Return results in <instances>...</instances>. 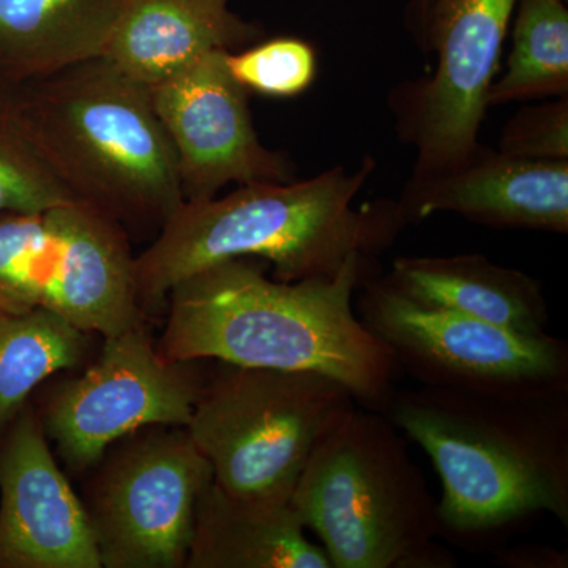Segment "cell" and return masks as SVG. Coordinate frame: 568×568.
Wrapping results in <instances>:
<instances>
[{
	"label": "cell",
	"mask_w": 568,
	"mask_h": 568,
	"mask_svg": "<svg viewBox=\"0 0 568 568\" xmlns=\"http://www.w3.org/2000/svg\"><path fill=\"white\" fill-rule=\"evenodd\" d=\"M387 278L422 304L519 334H548L547 302L540 284L480 254L396 257Z\"/></svg>",
	"instance_id": "obj_17"
},
{
	"label": "cell",
	"mask_w": 568,
	"mask_h": 568,
	"mask_svg": "<svg viewBox=\"0 0 568 568\" xmlns=\"http://www.w3.org/2000/svg\"><path fill=\"white\" fill-rule=\"evenodd\" d=\"M92 467L82 506L104 568H182L211 463L185 426H151Z\"/></svg>",
	"instance_id": "obj_8"
},
{
	"label": "cell",
	"mask_w": 568,
	"mask_h": 568,
	"mask_svg": "<svg viewBox=\"0 0 568 568\" xmlns=\"http://www.w3.org/2000/svg\"><path fill=\"white\" fill-rule=\"evenodd\" d=\"M568 93V11L564 0H521L507 70L487 106Z\"/></svg>",
	"instance_id": "obj_20"
},
{
	"label": "cell",
	"mask_w": 568,
	"mask_h": 568,
	"mask_svg": "<svg viewBox=\"0 0 568 568\" xmlns=\"http://www.w3.org/2000/svg\"><path fill=\"white\" fill-rule=\"evenodd\" d=\"M354 406L353 392L323 373L219 362L185 428L224 491L286 504L320 440Z\"/></svg>",
	"instance_id": "obj_6"
},
{
	"label": "cell",
	"mask_w": 568,
	"mask_h": 568,
	"mask_svg": "<svg viewBox=\"0 0 568 568\" xmlns=\"http://www.w3.org/2000/svg\"><path fill=\"white\" fill-rule=\"evenodd\" d=\"M231 0H121L102 58L145 88L211 51H235L260 31Z\"/></svg>",
	"instance_id": "obj_15"
},
{
	"label": "cell",
	"mask_w": 568,
	"mask_h": 568,
	"mask_svg": "<svg viewBox=\"0 0 568 568\" xmlns=\"http://www.w3.org/2000/svg\"><path fill=\"white\" fill-rule=\"evenodd\" d=\"M186 568H332L291 503L242 499L212 481L194 518Z\"/></svg>",
	"instance_id": "obj_16"
},
{
	"label": "cell",
	"mask_w": 568,
	"mask_h": 568,
	"mask_svg": "<svg viewBox=\"0 0 568 568\" xmlns=\"http://www.w3.org/2000/svg\"><path fill=\"white\" fill-rule=\"evenodd\" d=\"M422 10H424L425 17H428L429 7H432L433 0H420Z\"/></svg>",
	"instance_id": "obj_24"
},
{
	"label": "cell",
	"mask_w": 568,
	"mask_h": 568,
	"mask_svg": "<svg viewBox=\"0 0 568 568\" xmlns=\"http://www.w3.org/2000/svg\"><path fill=\"white\" fill-rule=\"evenodd\" d=\"M196 364L166 361L144 323L104 336L95 361L55 384L37 410L67 469L89 474L140 429L189 425L204 381Z\"/></svg>",
	"instance_id": "obj_10"
},
{
	"label": "cell",
	"mask_w": 568,
	"mask_h": 568,
	"mask_svg": "<svg viewBox=\"0 0 568 568\" xmlns=\"http://www.w3.org/2000/svg\"><path fill=\"white\" fill-rule=\"evenodd\" d=\"M291 506L332 568L447 567L437 504L399 429L357 406L320 440Z\"/></svg>",
	"instance_id": "obj_5"
},
{
	"label": "cell",
	"mask_w": 568,
	"mask_h": 568,
	"mask_svg": "<svg viewBox=\"0 0 568 568\" xmlns=\"http://www.w3.org/2000/svg\"><path fill=\"white\" fill-rule=\"evenodd\" d=\"M89 347L91 334L50 310H0V435L44 381L84 364Z\"/></svg>",
	"instance_id": "obj_19"
},
{
	"label": "cell",
	"mask_w": 568,
	"mask_h": 568,
	"mask_svg": "<svg viewBox=\"0 0 568 568\" xmlns=\"http://www.w3.org/2000/svg\"><path fill=\"white\" fill-rule=\"evenodd\" d=\"M77 201L52 173L26 126L18 82L0 77V219Z\"/></svg>",
	"instance_id": "obj_21"
},
{
	"label": "cell",
	"mask_w": 568,
	"mask_h": 568,
	"mask_svg": "<svg viewBox=\"0 0 568 568\" xmlns=\"http://www.w3.org/2000/svg\"><path fill=\"white\" fill-rule=\"evenodd\" d=\"M227 70L246 92L287 99L305 92L315 80V51L295 39H275L224 54Z\"/></svg>",
	"instance_id": "obj_22"
},
{
	"label": "cell",
	"mask_w": 568,
	"mask_h": 568,
	"mask_svg": "<svg viewBox=\"0 0 568 568\" xmlns=\"http://www.w3.org/2000/svg\"><path fill=\"white\" fill-rule=\"evenodd\" d=\"M121 0H0V77H47L102 58Z\"/></svg>",
	"instance_id": "obj_18"
},
{
	"label": "cell",
	"mask_w": 568,
	"mask_h": 568,
	"mask_svg": "<svg viewBox=\"0 0 568 568\" xmlns=\"http://www.w3.org/2000/svg\"><path fill=\"white\" fill-rule=\"evenodd\" d=\"M362 284L358 320L425 386L496 395L567 392L568 351L555 336L519 334L422 304L388 278Z\"/></svg>",
	"instance_id": "obj_9"
},
{
	"label": "cell",
	"mask_w": 568,
	"mask_h": 568,
	"mask_svg": "<svg viewBox=\"0 0 568 568\" xmlns=\"http://www.w3.org/2000/svg\"><path fill=\"white\" fill-rule=\"evenodd\" d=\"M0 436V568H102L36 407H22Z\"/></svg>",
	"instance_id": "obj_13"
},
{
	"label": "cell",
	"mask_w": 568,
	"mask_h": 568,
	"mask_svg": "<svg viewBox=\"0 0 568 568\" xmlns=\"http://www.w3.org/2000/svg\"><path fill=\"white\" fill-rule=\"evenodd\" d=\"M227 51H211L151 85V99L173 145L185 201L211 200L230 183L290 182L293 168L265 148L248 97L231 77Z\"/></svg>",
	"instance_id": "obj_11"
},
{
	"label": "cell",
	"mask_w": 568,
	"mask_h": 568,
	"mask_svg": "<svg viewBox=\"0 0 568 568\" xmlns=\"http://www.w3.org/2000/svg\"><path fill=\"white\" fill-rule=\"evenodd\" d=\"M26 126L52 173L115 222L163 226L185 201L145 85L104 58L18 82Z\"/></svg>",
	"instance_id": "obj_4"
},
{
	"label": "cell",
	"mask_w": 568,
	"mask_h": 568,
	"mask_svg": "<svg viewBox=\"0 0 568 568\" xmlns=\"http://www.w3.org/2000/svg\"><path fill=\"white\" fill-rule=\"evenodd\" d=\"M406 222L452 212L499 227L568 233V160L478 151L457 170L413 183Z\"/></svg>",
	"instance_id": "obj_14"
},
{
	"label": "cell",
	"mask_w": 568,
	"mask_h": 568,
	"mask_svg": "<svg viewBox=\"0 0 568 568\" xmlns=\"http://www.w3.org/2000/svg\"><path fill=\"white\" fill-rule=\"evenodd\" d=\"M518 0H436L432 44L436 69L416 93L410 132L416 182L446 174L478 151L500 51Z\"/></svg>",
	"instance_id": "obj_12"
},
{
	"label": "cell",
	"mask_w": 568,
	"mask_h": 568,
	"mask_svg": "<svg viewBox=\"0 0 568 568\" xmlns=\"http://www.w3.org/2000/svg\"><path fill=\"white\" fill-rule=\"evenodd\" d=\"M366 260L298 282L268 280L248 257L209 265L168 295L170 315L156 349L171 362L323 373L379 410L398 365L355 313Z\"/></svg>",
	"instance_id": "obj_1"
},
{
	"label": "cell",
	"mask_w": 568,
	"mask_h": 568,
	"mask_svg": "<svg viewBox=\"0 0 568 568\" xmlns=\"http://www.w3.org/2000/svg\"><path fill=\"white\" fill-rule=\"evenodd\" d=\"M58 313L85 334L144 323L125 227L70 203L0 219V310Z\"/></svg>",
	"instance_id": "obj_7"
},
{
	"label": "cell",
	"mask_w": 568,
	"mask_h": 568,
	"mask_svg": "<svg viewBox=\"0 0 568 568\" xmlns=\"http://www.w3.org/2000/svg\"><path fill=\"white\" fill-rule=\"evenodd\" d=\"M500 152L529 160H568L567 95L519 110L500 136Z\"/></svg>",
	"instance_id": "obj_23"
},
{
	"label": "cell",
	"mask_w": 568,
	"mask_h": 568,
	"mask_svg": "<svg viewBox=\"0 0 568 568\" xmlns=\"http://www.w3.org/2000/svg\"><path fill=\"white\" fill-rule=\"evenodd\" d=\"M375 166L365 159L355 171L332 168L304 182L246 183L226 196L183 201L134 256L142 312L159 310L182 280L227 260L260 257L274 264L275 280L298 282L375 256L407 223L399 204L354 207Z\"/></svg>",
	"instance_id": "obj_2"
},
{
	"label": "cell",
	"mask_w": 568,
	"mask_h": 568,
	"mask_svg": "<svg viewBox=\"0 0 568 568\" xmlns=\"http://www.w3.org/2000/svg\"><path fill=\"white\" fill-rule=\"evenodd\" d=\"M379 410L424 448L439 474L444 536L470 540L536 514L567 525V392L496 395L424 386L392 392Z\"/></svg>",
	"instance_id": "obj_3"
}]
</instances>
